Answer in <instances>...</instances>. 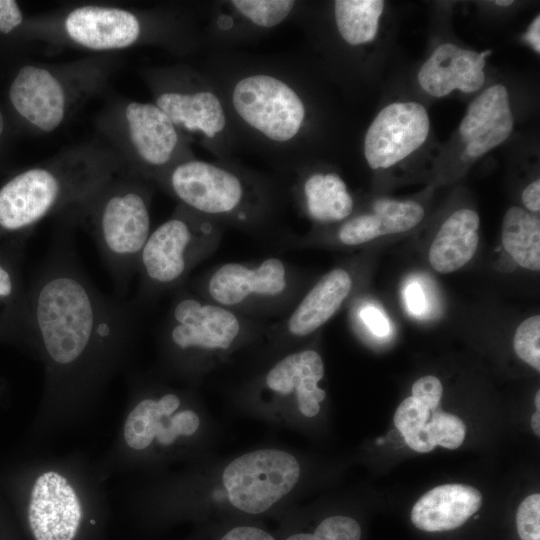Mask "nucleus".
Masks as SVG:
<instances>
[{
	"mask_svg": "<svg viewBox=\"0 0 540 540\" xmlns=\"http://www.w3.org/2000/svg\"><path fill=\"white\" fill-rule=\"evenodd\" d=\"M201 69L223 99L239 149L293 173L319 162L322 105L300 60L216 51Z\"/></svg>",
	"mask_w": 540,
	"mask_h": 540,
	"instance_id": "1",
	"label": "nucleus"
},
{
	"mask_svg": "<svg viewBox=\"0 0 540 540\" xmlns=\"http://www.w3.org/2000/svg\"><path fill=\"white\" fill-rule=\"evenodd\" d=\"M126 169L109 145L86 143L19 172L0 188V243H24L39 222L70 211Z\"/></svg>",
	"mask_w": 540,
	"mask_h": 540,
	"instance_id": "2",
	"label": "nucleus"
},
{
	"mask_svg": "<svg viewBox=\"0 0 540 540\" xmlns=\"http://www.w3.org/2000/svg\"><path fill=\"white\" fill-rule=\"evenodd\" d=\"M190 13L175 8L135 10L83 4L36 20L34 31L50 46L111 54L156 45L186 54L201 45V30Z\"/></svg>",
	"mask_w": 540,
	"mask_h": 540,
	"instance_id": "3",
	"label": "nucleus"
},
{
	"mask_svg": "<svg viewBox=\"0 0 540 540\" xmlns=\"http://www.w3.org/2000/svg\"><path fill=\"white\" fill-rule=\"evenodd\" d=\"M153 185L126 169L62 215L89 232L120 289L137 270L152 231Z\"/></svg>",
	"mask_w": 540,
	"mask_h": 540,
	"instance_id": "4",
	"label": "nucleus"
},
{
	"mask_svg": "<svg viewBox=\"0 0 540 540\" xmlns=\"http://www.w3.org/2000/svg\"><path fill=\"white\" fill-rule=\"evenodd\" d=\"M157 185L179 204L219 224H259L270 216L275 204L272 183L235 159L194 157L174 166Z\"/></svg>",
	"mask_w": 540,
	"mask_h": 540,
	"instance_id": "5",
	"label": "nucleus"
},
{
	"mask_svg": "<svg viewBox=\"0 0 540 540\" xmlns=\"http://www.w3.org/2000/svg\"><path fill=\"white\" fill-rule=\"evenodd\" d=\"M119 61L111 53L63 63L27 64L11 82V105L34 131L52 133L101 92Z\"/></svg>",
	"mask_w": 540,
	"mask_h": 540,
	"instance_id": "6",
	"label": "nucleus"
},
{
	"mask_svg": "<svg viewBox=\"0 0 540 540\" xmlns=\"http://www.w3.org/2000/svg\"><path fill=\"white\" fill-rule=\"evenodd\" d=\"M153 103L191 143L215 159H234L238 142L223 99L201 69L177 63L140 70Z\"/></svg>",
	"mask_w": 540,
	"mask_h": 540,
	"instance_id": "7",
	"label": "nucleus"
},
{
	"mask_svg": "<svg viewBox=\"0 0 540 540\" xmlns=\"http://www.w3.org/2000/svg\"><path fill=\"white\" fill-rule=\"evenodd\" d=\"M96 125L126 168L153 184L177 164L196 157L192 144L153 102L113 100Z\"/></svg>",
	"mask_w": 540,
	"mask_h": 540,
	"instance_id": "8",
	"label": "nucleus"
},
{
	"mask_svg": "<svg viewBox=\"0 0 540 540\" xmlns=\"http://www.w3.org/2000/svg\"><path fill=\"white\" fill-rule=\"evenodd\" d=\"M219 235V223L178 203L151 231L140 254L137 270L146 294L179 285Z\"/></svg>",
	"mask_w": 540,
	"mask_h": 540,
	"instance_id": "9",
	"label": "nucleus"
},
{
	"mask_svg": "<svg viewBox=\"0 0 540 540\" xmlns=\"http://www.w3.org/2000/svg\"><path fill=\"white\" fill-rule=\"evenodd\" d=\"M296 457L276 448L256 449L230 461L221 475L228 505L247 515L267 512L284 499L300 479Z\"/></svg>",
	"mask_w": 540,
	"mask_h": 540,
	"instance_id": "10",
	"label": "nucleus"
},
{
	"mask_svg": "<svg viewBox=\"0 0 540 540\" xmlns=\"http://www.w3.org/2000/svg\"><path fill=\"white\" fill-rule=\"evenodd\" d=\"M432 143V124L417 101H393L374 116L363 138V157L377 172L423 157Z\"/></svg>",
	"mask_w": 540,
	"mask_h": 540,
	"instance_id": "11",
	"label": "nucleus"
},
{
	"mask_svg": "<svg viewBox=\"0 0 540 540\" xmlns=\"http://www.w3.org/2000/svg\"><path fill=\"white\" fill-rule=\"evenodd\" d=\"M514 124L507 87L502 83L492 84L470 102L437 158L446 167L464 169L503 144L511 136Z\"/></svg>",
	"mask_w": 540,
	"mask_h": 540,
	"instance_id": "12",
	"label": "nucleus"
},
{
	"mask_svg": "<svg viewBox=\"0 0 540 540\" xmlns=\"http://www.w3.org/2000/svg\"><path fill=\"white\" fill-rule=\"evenodd\" d=\"M165 327L169 344L183 354H222L242 335V322L233 310L191 294L175 299Z\"/></svg>",
	"mask_w": 540,
	"mask_h": 540,
	"instance_id": "13",
	"label": "nucleus"
},
{
	"mask_svg": "<svg viewBox=\"0 0 540 540\" xmlns=\"http://www.w3.org/2000/svg\"><path fill=\"white\" fill-rule=\"evenodd\" d=\"M300 1L223 0L213 2L201 30V44L212 52L230 51L294 20Z\"/></svg>",
	"mask_w": 540,
	"mask_h": 540,
	"instance_id": "14",
	"label": "nucleus"
},
{
	"mask_svg": "<svg viewBox=\"0 0 540 540\" xmlns=\"http://www.w3.org/2000/svg\"><path fill=\"white\" fill-rule=\"evenodd\" d=\"M288 270L278 258L257 265L230 262L218 267L207 279L209 301L233 309L281 296L288 288Z\"/></svg>",
	"mask_w": 540,
	"mask_h": 540,
	"instance_id": "15",
	"label": "nucleus"
},
{
	"mask_svg": "<svg viewBox=\"0 0 540 540\" xmlns=\"http://www.w3.org/2000/svg\"><path fill=\"white\" fill-rule=\"evenodd\" d=\"M325 374L320 354L312 349L292 352L277 361L265 374L263 390L281 405L305 418L320 412L326 392L319 386Z\"/></svg>",
	"mask_w": 540,
	"mask_h": 540,
	"instance_id": "16",
	"label": "nucleus"
},
{
	"mask_svg": "<svg viewBox=\"0 0 540 540\" xmlns=\"http://www.w3.org/2000/svg\"><path fill=\"white\" fill-rule=\"evenodd\" d=\"M181 399L175 393L141 400L128 415L124 439L135 450L148 448L154 440L170 446L181 437L194 435L200 427V417L192 409H180Z\"/></svg>",
	"mask_w": 540,
	"mask_h": 540,
	"instance_id": "17",
	"label": "nucleus"
},
{
	"mask_svg": "<svg viewBox=\"0 0 540 540\" xmlns=\"http://www.w3.org/2000/svg\"><path fill=\"white\" fill-rule=\"evenodd\" d=\"M490 50L476 51L452 42L439 44L417 73L420 88L433 98H444L454 91L472 94L486 82V61Z\"/></svg>",
	"mask_w": 540,
	"mask_h": 540,
	"instance_id": "18",
	"label": "nucleus"
},
{
	"mask_svg": "<svg viewBox=\"0 0 540 540\" xmlns=\"http://www.w3.org/2000/svg\"><path fill=\"white\" fill-rule=\"evenodd\" d=\"M28 518L36 540L74 539L82 508L65 477L49 471L37 478L31 492Z\"/></svg>",
	"mask_w": 540,
	"mask_h": 540,
	"instance_id": "19",
	"label": "nucleus"
},
{
	"mask_svg": "<svg viewBox=\"0 0 540 540\" xmlns=\"http://www.w3.org/2000/svg\"><path fill=\"white\" fill-rule=\"evenodd\" d=\"M319 162L295 171V194L304 213L315 223L343 222L354 210V200L342 177L321 168Z\"/></svg>",
	"mask_w": 540,
	"mask_h": 540,
	"instance_id": "20",
	"label": "nucleus"
},
{
	"mask_svg": "<svg viewBox=\"0 0 540 540\" xmlns=\"http://www.w3.org/2000/svg\"><path fill=\"white\" fill-rule=\"evenodd\" d=\"M424 215L425 210L419 202L378 198L370 211L343 221L337 236L344 245H360L381 236L407 232L415 228Z\"/></svg>",
	"mask_w": 540,
	"mask_h": 540,
	"instance_id": "21",
	"label": "nucleus"
},
{
	"mask_svg": "<svg viewBox=\"0 0 540 540\" xmlns=\"http://www.w3.org/2000/svg\"><path fill=\"white\" fill-rule=\"evenodd\" d=\"M482 495L465 484L437 486L414 504L411 520L420 530L442 532L462 526L481 507Z\"/></svg>",
	"mask_w": 540,
	"mask_h": 540,
	"instance_id": "22",
	"label": "nucleus"
},
{
	"mask_svg": "<svg viewBox=\"0 0 540 540\" xmlns=\"http://www.w3.org/2000/svg\"><path fill=\"white\" fill-rule=\"evenodd\" d=\"M350 274L335 268L323 275L294 308L287 320V331L298 338L306 337L340 309L352 289Z\"/></svg>",
	"mask_w": 540,
	"mask_h": 540,
	"instance_id": "23",
	"label": "nucleus"
},
{
	"mask_svg": "<svg viewBox=\"0 0 540 540\" xmlns=\"http://www.w3.org/2000/svg\"><path fill=\"white\" fill-rule=\"evenodd\" d=\"M480 217L475 210L461 208L440 226L430 249L432 268L443 274L459 270L475 255L479 245Z\"/></svg>",
	"mask_w": 540,
	"mask_h": 540,
	"instance_id": "24",
	"label": "nucleus"
},
{
	"mask_svg": "<svg viewBox=\"0 0 540 540\" xmlns=\"http://www.w3.org/2000/svg\"><path fill=\"white\" fill-rule=\"evenodd\" d=\"M385 2L382 0H335L324 22L330 26L331 42L342 50L357 51L378 36Z\"/></svg>",
	"mask_w": 540,
	"mask_h": 540,
	"instance_id": "25",
	"label": "nucleus"
},
{
	"mask_svg": "<svg viewBox=\"0 0 540 540\" xmlns=\"http://www.w3.org/2000/svg\"><path fill=\"white\" fill-rule=\"evenodd\" d=\"M21 242L0 243V335L33 336L28 290L20 269Z\"/></svg>",
	"mask_w": 540,
	"mask_h": 540,
	"instance_id": "26",
	"label": "nucleus"
},
{
	"mask_svg": "<svg viewBox=\"0 0 540 540\" xmlns=\"http://www.w3.org/2000/svg\"><path fill=\"white\" fill-rule=\"evenodd\" d=\"M501 242L518 265L540 270V221L536 214L519 206L510 207L503 217Z\"/></svg>",
	"mask_w": 540,
	"mask_h": 540,
	"instance_id": "27",
	"label": "nucleus"
},
{
	"mask_svg": "<svg viewBox=\"0 0 540 540\" xmlns=\"http://www.w3.org/2000/svg\"><path fill=\"white\" fill-rule=\"evenodd\" d=\"M432 411L419 400L410 396L398 406L394 415V424L402 433L408 446L419 452L425 427Z\"/></svg>",
	"mask_w": 540,
	"mask_h": 540,
	"instance_id": "28",
	"label": "nucleus"
},
{
	"mask_svg": "<svg viewBox=\"0 0 540 540\" xmlns=\"http://www.w3.org/2000/svg\"><path fill=\"white\" fill-rule=\"evenodd\" d=\"M359 523L348 516L334 515L323 519L313 531L293 532L283 540H360Z\"/></svg>",
	"mask_w": 540,
	"mask_h": 540,
	"instance_id": "29",
	"label": "nucleus"
},
{
	"mask_svg": "<svg viewBox=\"0 0 540 540\" xmlns=\"http://www.w3.org/2000/svg\"><path fill=\"white\" fill-rule=\"evenodd\" d=\"M428 434L434 446L456 449L464 441L466 426L457 416L435 409L427 426Z\"/></svg>",
	"mask_w": 540,
	"mask_h": 540,
	"instance_id": "30",
	"label": "nucleus"
},
{
	"mask_svg": "<svg viewBox=\"0 0 540 540\" xmlns=\"http://www.w3.org/2000/svg\"><path fill=\"white\" fill-rule=\"evenodd\" d=\"M540 316L534 315L521 322L514 334L513 347L517 356L540 371Z\"/></svg>",
	"mask_w": 540,
	"mask_h": 540,
	"instance_id": "31",
	"label": "nucleus"
},
{
	"mask_svg": "<svg viewBox=\"0 0 540 540\" xmlns=\"http://www.w3.org/2000/svg\"><path fill=\"white\" fill-rule=\"evenodd\" d=\"M517 531L521 540H540V495L526 497L518 507Z\"/></svg>",
	"mask_w": 540,
	"mask_h": 540,
	"instance_id": "32",
	"label": "nucleus"
},
{
	"mask_svg": "<svg viewBox=\"0 0 540 540\" xmlns=\"http://www.w3.org/2000/svg\"><path fill=\"white\" fill-rule=\"evenodd\" d=\"M443 393L441 381L432 375L417 379L412 386V397L431 410L438 409Z\"/></svg>",
	"mask_w": 540,
	"mask_h": 540,
	"instance_id": "33",
	"label": "nucleus"
},
{
	"mask_svg": "<svg viewBox=\"0 0 540 540\" xmlns=\"http://www.w3.org/2000/svg\"><path fill=\"white\" fill-rule=\"evenodd\" d=\"M215 540H276V538L262 527L240 524L218 534Z\"/></svg>",
	"mask_w": 540,
	"mask_h": 540,
	"instance_id": "34",
	"label": "nucleus"
},
{
	"mask_svg": "<svg viewBox=\"0 0 540 540\" xmlns=\"http://www.w3.org/2000/svg\"><path fill=\"white\" fill-rule=\"evenodd\" d=\"M23 23V14L16 1L0 0V33L8 34Z\"/></svg>",
	"mask_w": 540,
	"mask_h": 540,
	"instance_id": "35",
	"label": "nucleus"
},
{
	"mask_svg": "<svg viewBox=\"0 0 540 540\" xmlns=\"http://www.w3.org/2000/svg\"><path fill=\"white\" fill-rule=\"evenodd\" d=\"M360 315L363 322L374 334L385 336L389 333V323L378 309L366 307L360 312Z\"/></svg>",
	"mask_w": 540,
	"mask_h": 540,
	"instance_id": "36",
	"label": "nucleus"
},
{
	"mask_svg": "<svg viewBox=\"0 0 540 540\" xmlns=\"http://www.w3.org/2000/svg\"><path fill=\"white\" fill-rule=\"evenodd\" d=\"M521 201L530 213L536 214L540 211V180L537 178L530 182L521 193Z\"/></svg>",
	"mask_w": 540,
	"mask_h": 540,
	"instance_id": "37",
	"label": "nucleus"
},
{
	"mask_svg": "<svg viewBox=\"0 0 540 540\" xmlns=\"http://www.w3.org/2000/svg\"><path fill=\"white\" fill-rule=\"evenodd\" d=\"M407 306L414 314L420 315L425 309V297L418 283H411L405 291Z\"/></svg>",
	"mask_w": 540,
	"mask_h": 540,
	"instance_id": "38",
	"label": "nucleus"
},
{
	"mask_svg": "<svg viewBox=\"0 0 540 540\" xmlns=\"http://www.w3.org/2000/svg\"><path fill=\"white\" fill-rule=\"evenodd\" d=\"M523 39L525 43L537 54L540 53V15L537 14L528 25Z\"/></svg>",
	"mask_w": 540,
	"mask_h": 540,
	"instance_id": "39",
	"label": "nucleus"
},
{
	"mask_svg": "<svg viewBox=\"0 0 540 540\" xmlns=\"http://www.w3.org/2000/svg\"><path fill=\"white\" fill-rule=\"evenodd\" d=\"M540 410H537L532 418H531V427L534 431V433L539 436L540 435Z\"/></svg>",
	"mask_w": 540,
	"mask_h": 540,
	"instance_id": "40",
	"label": "nucleus"
},
{
	"mask_svg": "<svg viewBox=\"0 0 540 540\" xmlns=\"http://www.w3.org/2000/svg\"><path fill=\"white\" fill-rule=\"evenodd\" d=\"M4 128H5V123H4V117H3V114L0 110V139L3 135V132H4Z\"/></svg>",
	"mask_w": 540,
	"mask_h": 540,
	"instance_id": "41",
	"label": "nucleus"
},
{
	"mask_svg": "<svg viewBox=\"0 0 540 540\" xmlns=\"http://www.w3.org/2000/svg\"><path fill=\"white\" fill-rule=\"evenodd\" d=\"M494 4L501 7L510 6L513 4V1H494Z\"/></svg>",
	"mask_w": 540,
	"mask_h": 540,
	"instance_id": "42",
	"label": "nucleus"
},
{
	"mask_svg": "<svg viewBox=\"0 0 540 540\" xmlns=\"http://www.w3.org/2000/svg\"><path fill=\"white\" fill-rule=\"evenodd\" d=\"M535 405L537 407V410H540V391H537V393H536Z\"/></svg>",
	"mask_w": 540,
	"mask_h": 540,
	"instance_id": "43",
	"label": "nucleus"
}]
</instances>
